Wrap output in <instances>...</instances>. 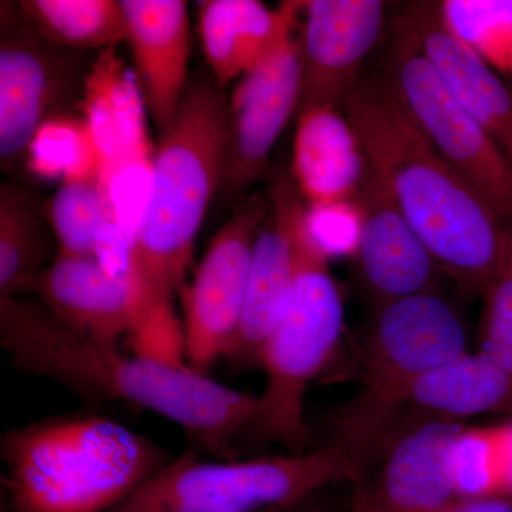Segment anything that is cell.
Listing matches in <instances>:
<instances>
[{"label":"cell","instance_id":"obj_1","mask_svg":"<svg viewBox=\"0 0 512 512\" xmlns=\"http://www.w3.org/2000/svg\"><path fill=\"white\" fill-rule=\"evenodd\" d=\"M0 343L28 376L62 384L86 399L140 407L173 421L218 460H237V441L254 420L258 396L231 389L187 363L126 355L64 326L39 301H0Z\"/></svg>","mask_w":512,"mask_h":512},{"label":"cell","instance_id":"obj_2","mask_svg":"<svg viewBox=\"0 0 512 512\" xmlns=\"http://www.w3.org/2000/svg\"><path fill=\"white\" fill-rule=\"evenodd\" d=\"M228 140L229 106L220 87L207 79L188 86L173 126L154 153L130 249L136 316L128 336L136 352L170 356L183 346L174 299L185 285L208 207L220 195Z\"/></svg>","mask_w":512,"mask_h":512},{"label":"cell","instance_id":"obj_3","mask_svg":"<svg viewBox=\"0 0 512 512\" xmlns=\"http://www.w3.org/2000/svg\"><path fill=\"white\" fill-rule=\"evenodd\" d=\"M370 170L466 298H481L500 259L505 227L447 163L386 74H362L342 107Z\"/></svg>","mask_w":512,"mask_h":512},{"label":"cell","instance_id":"obj_4","mask_svg":"<svg viewBox=\"0 0 512 512\" xmlns=\"http://www.w3.org/2000/svg\"><path fill=\"white\" fill-rule=\"evenodd\" d=\"M10 512H104L170 463L157 443L99 414L47 417L0 443Z\"/></svg>","mask_w":512,"mask_h":512},{"label":"cell","instance_id":"obj_5","mask_svg":"<svg viewBox=\"0 0 512 512\" xmlns=\"http://www.w3.org/2000/svg\"><path fill=\"white\" fill-rule=\"evenodd\" d=\"M292 232L295 284L284 318L261 350L259 366L264 369L266 382L244 436L279 444L291 453H305L311 439L305 416L306 393L338 352L345 306L330 271V256L313 232L302 198L293 208Z\"/></svg>","mask_w":512,"mask_h":512},{"label":"cell","instance_id":"obj_6","mask_svg":"<svg viewBox=\"0 0 512 512\" xmlns=\"http://www.w3.org/2000/svg\"><path fill=\"white\" fill-rule=\"evenodd\" d=\"M468 352L466 323L439 289L372 309L360 343L362 390L338 419L336 443L365 463L367 448L399 412L404 390Z\"/></svg>","mask_w":512,"mask_h":512},{"label":"cell","instance_id":"obj_7","mask_svg":"<svg viewBox=\"0 0 512 512\" xmlns=\"http://www.w3.org/2000/svg\"><path fill=\"white\" fill-rule=\"evenodd\" d=\"M362 477L365 467L339 443L245 461H202L185 451L111 512L289 510L330 484Z\"/></svg>","mask_w":512,"mask_h":512},{"label":"cell","instance_id":"obj_8","mask_svg":"<svg viewBox=\"0 0 512 512\" xmlns=\"http://www.w3.org/2000/svg\"><path fill=\"white\" fill-rule=\"evenodd\" d=\"M386 76L434 147L512 231V167L399 20Z\"/></svg>","mask_w":512,"mask_h":512},{"label":"cell","instance_id":"obj_9","mask_svg":"<svg viewBox=\"0 0 512 512\" xmlns=\"http://www.w3.org/2000/svg\"><path fill=\"white\" fill-rule=\"evenodd\" d=\"M0 158L3 170L28 160L37 134L84 87L83 53L43 39L18 5L2 2Z\"/></svg>","mask_w":512,"mask_h":512},{"label":"cell","instance_id":"obj_10","mask_svg":"<svg viewBox=\"0 0 512 512\" xmlns=\"http://www.w3.org/2000/svg\"><path fill=\"white\" fill-rule=\"evenodd\" d=\"M271 208L269 194L242 198L212 239L190 284L181 288L184 360L207 375L237 339L256 237Z\"/></svg>","mask_w":512,"mask_h":512},{"label":"cell","instance_id":"obj_11","mask_svg":"<svg viewBox=\"0 0 512 512\" xmlns=\"http://www.w3.org/2000/svg\"><path fill=\"white\" fill-rule=\"evenodd\" d=\"M301 101L298 35L239 79L229 106L227 165L220 197L244 198L268 167L269 156Z\"/></svg>","mask_w":512,"mask_h":512},{"label":"cell","instance_id":"obj_12","mask_svg":"<svg viewBox=\"0 0 512 512\" xmlns=\"http://www.w3.org/2000/svg\"><path fill=\"white\" fill-rule=\"evenodd\" d=\"M386 12L382 0H303L298 111L312 106L342 109L383 35Z\"/></svg>","mask_w":512,"mask_h":512},{"label":"cell","instance_id":"obj_13","mask_svg":"<svg viewBox=\"0 0 512 512\" xmlns=\"http://www.w3.org/2000/svg\"><path fill=\"white\" fill-rule=\"evenodd\" d=\"M355 208L359 235L352 258L372 309L439 289V266L370 167Z\"/></svg>","mask_w":512,"mask_h":512},{"label":"cell","instance_id":"obj_14","mask_svg":"<svg viewBox=\"0 0 512 512\" xmlns=\"http://www.w3.org/2000/svg\"><path fill=\"white\" fill-rule=\"evenodd\" d=\"M464 424L427 417L402 431L386 451L379 476L353 484L367 512H439L456 500L451 451Z\"/></svg>","mask_w":512,"mask_h":512},{"label":"cell","instance_id":"obj_15","mask_svg":"<svg viewBox=\"0 0 512 512\" xmlns=\"http://www.w3.org/2000/svg\"><path fill=\"white\" fill-rule=\"evenodd\" d=\"M268 194L271 208L256 237L244 316L237 339L225 356L239 366H259L261 350L284 318L295 284L292 217L299 192L291 175L281 171Z\"/></svg>","mask_w":512,"mask_h":512},{"label":"cell","instance_id":"obj_16","mask_svg":"<svg viewBox=\"0 0 512 512\" xmlns=\"http://www.w3.org/2000/svg\"><path fill=\"white\" fill-rule=\"evenodd\" d=\"M32 293L64 326L101 345L119 346L133 329L130 276L114 274L97 255H57Z\"/></svg>","mask_w":512,"mask_h":512},{"label":"cell","instance_id":"obj_17","mask_svg":"<svg viewBox=\"0 0 512 512\" xmlns=\"http://www.w3.org/2000/svg\"><path fill=\"white\" fill-rule=\"evenodd\" d=\"M134 76L160 138L187 92L190 19L183 0H121Z\"/></svg>","mask_w":512,"mask_h":512},{"label":"cell","instance_id":"obj_18","mask_svg":"<svg viewBox=\"0 0 512 512\" xmlns=\"http://www.w3.org/2000/svg\"><path fill=\"white\" fill-rule=\"evenodd\" d=\"M397 18L512 167V87L447 28L440 2L407 3Z\"/></svg>","mask_w":512,"mask_h":512},{"label":"cell","instance_id":"obj_19","mask_svg":"<svg viewBox=\"0 0 512 512\" xmlns=\"http://www.w3.org/2000/svg\"><path fill=\"white\" fill-rule=\"evenodd\" d=\"M291 175L309 211L355 205L369 163L342 109L312 106L296 113Z\"/></svg>","mask_w":512,"mask_h":512},{"label":"cell","instance_id":"obj_20","mask_svg":"<svg viewBox=\"0 0 512 512\" xmlns=\"http://www.w3.org/2000/svg\"><path fill=\"white\" fill-rule=\"evenodd\" d=\"M146 110L136 76L116 47L103 50L84 83L83 111L104 185L127 168L151 167Z\"/></svg>","mask_w":512,"mask_h":512},{"label":"cell","instance_id":"obj_21","mask_svg":"<svg viewBox=\"0 0 512 512\" xmlns=\"http://www.w3.org/2000/svg\"><path fill=\"white\" fill-rule=\"evenodd\" d=\"M303 0L276 9L259 0L198 3V32L214 82L220 89L264 63L301 29Z\"/></svg>","mask_w":512,"mask_h":512},{"label":"cell","instance_id":"obj_22","mask_svg":"<svg viewBox=\"0 0 512 512\" xmlns=\"http://www.w3.org/2000/svg\"><path fill=\"white\" fill-rule=\"evenodd\" d=\"M461 421L480 414L512 417V373L478 352H468L410 384L400 409Z\"/></svg>","mask_w":512,"mask_h":512},{"label":"cell","instance_id":"obj_23","mask_svg":"<svg viewBox=\"0 0 512 512\" xmlns=\"http://www.w3.org/2000/svg\"><path fill=\"white\" fill-rule=\"evenodd\" d=\"M59 255L45 211L18 184L0 190V301L32 293L37 278Z\"/></svg>","mask_w":512,"mask_h":512},{"label":"cell","instance_id":"obj_24","mask_svg":"<svg viewBox=\"0 0 512 512\" xmlns=\"http://www.w3.org/2000/svg\"><path fill=\"white\" fill-rule=\"evenodd\" d=\"M23 15L43 39L64 49H110L127 40L119 0H22Z\"/></svg>","mask_w":512,"mask_h":512},{"label":"cell","instance_id":"obj_25","mask_svg":"<svg viewBox=\"0 0 512 512\" xmlns=\"http://www.w3.org/2000/svg\"><path fill=\"white\" fill-rule=\"evenodd\" d=\"M109 210V195L99 171L63 178L46 210L59 254L97 255Z\"/></svg>","mask_w":512,"mask_h":512},{"label":"cell","instance_id":"obj_26","mask_svg":"<svg viewBox=\"0 0 512 512\" xmlns=\"http://www.w3.org/2000/svg\"><path fill=\"white\" fill-rule=\"evenodd\" d=\"M447 28L495 72L512 76V2L444 0Z\"/></svg>","mask_w":512,"mask_h":512},{"label":"cell","instance_id":"obj_27","mask_svg":"<svg viewBox=\"0 0 512 512\" xmlns=\"http://www.w3.org/2000/svg\"><path fill=\"white\" fill-rule=\"evenodd\" d=\"M477 352L512 373V231L505 228L503 247L490 285L481 296Z\"/></svg>","mask_w":512,"mask_h":512},{"label":"cell","instance_id":"obj_28","mask_svg":"<svg viewBox=\"0 0 512 512\" xmlns=\"http://www.w3.org/2000/svg\"><path fill=\"white\" fill-rule=\"evenodd\" d=\"M457 497H504L493 426L463 427L451 451Z\"/></svg>","mask_w":512,"mask_h":512},{"label":"cell","instance_id":"obj_29","mask_svg":"<svg viewBox=\"0 0 512 512\" xmlns=\"http://www.w3.org/2000/svg\"><path fill=\"white\" fill-rule=\"evenodd\" d=\"M493 429L500 460L501 494L512 497V417L494 424Z\"/></svg>","mask_w":512,"mask_h":512},{"label":"cell","instance_id":"obj_30","mask_svg":"<svg viewBox=\"0 0 512 512\" xmlns=\"http://www.w3.org/2000/svg\"><path fill=\"white\" fill-rule=\"evenodd\" d=\"M439 512H512V497H458Z\"/></svg>","mask_w":512,"mask_h":512},{"label":"cell","instance_id":"obj_31","mask_svg":"<svg viewBox=\"0 0 512 512\" xmlns=\"http://www.w3.org/2000/svg\"><path fill=\"white\" fill-rule=\"evenodd\" d=\"M350 512H367L363 501L360 500L359 494L353 491L352 510Z\"/></svg>","mask_w":512,"mask_h":512},{"label":"cell","instance_id":"obj_32","mask_svg":"<svg viewBox=\"0 0 512 512\" xmlns=\"http://www.w3.org/2000/svg\"><path fill=\"white\" fill-rule=\"evenodd\" d=\"M292 512H295V511H292ZM296 512H323V511L315 510V508H309V510L296 511Z\"/></svg>","mask_w":512,"mask_h":512},{"label":"cell","instance_id":"obj_33","mask_svg":"<svg viewBox=\"0 0 512 512\" xmlns=\"http://www.w3.org/2000/svg\"><path fill=\"white\" fill-rule=\"evenodd\" d=\"M291 508L289 510H271V511H264V512H291Z\"/></svg>","mask_w":512,"mask_h":512},{"label":"cell","instance_id":"obj_34","mask_svg":"<svg viewBox=\"0 0 512 512\" xmlns=\"http://www.w3.org/2000/svg\"><path fill=\"white\" fill-rule=\"evenodd\" d=\"M512 87V86H511Z\"/></svg>","mask_w":512,"mask_h":512}]
</instances>
